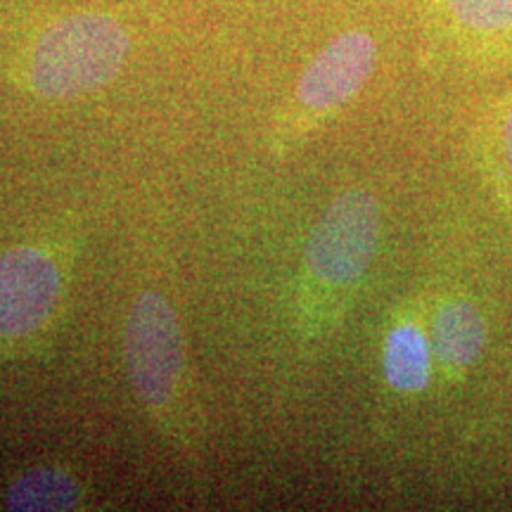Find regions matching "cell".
Segmentation results:
<instances>
[{
	"label": "cell",
	"instance_id": "cell-1",
	"mask_svg": "<svg viewBox=\"0 0 512 512\" xmlns=\"http://www.w3.org/2000/svg\"><path fill=\"white\" fill-rule=\"evenodd\" d=\"M382 216L375 195L344 190L313 226L304 249V325L320 335L363 283L380 249Z\"/></svg>",
	"mask_w": 512,
	"mask_h": 512
},
{
	"label": "cell",
	"instance_id": "cell-2",
	"mask_svg": "<svg viewBox=\"0 0 512 512\" xmlns=\"http://www.w3.org/2000/svg\"><path fill=\"white\" fill-rule=\"evenodd\" d=\"M131 38L119 19L72 12L38 36L31 50V88L48 100H76L110 86L124 69Z\"/></svg>",
	"mask_w": 512,
	"mask_h": 512
},
{
	"label": "cell",
	"instance_id": "cell-3",
	"mask_svg": "<svg viewBox=\"0 0 512 512\" xmlns=\"http://www.w3.org/2000/svg\"><path fill=\"white\" fill-rule=\"evenodd\" d=\"M126 370L138 401L166 427L183 425L190 377L183 328L169 299L143 290L126 318Z\"/></svg>",
	"mask_w": 512,
	"mask_h": 512
},
{
	"label": "cell",
	"instance_id": "cell-4",
	"mask_svg": "<svg viewBox=\"0 0 512 512\" xmlns=\"http://www.w3.org/2000/svg\"><path fill=\"white\" fill-rule=\"evenodd\" d=\"M377 64V43L368 31L349 29L318 50L299 76L294 121L304 126L318 124L366 88Z\"/></svg>",
	"mask_w": 512,
	"mask_h": 512
},
{
	"label": "cell",
	"instance_id": "cell-5",
	"mask_svg": "<svg viewBox=\"0 0 512 512\" xmlns=\"http://www.w3.org/2000/svg\"><path fill=\"white\" fill-rule=\"evenodd\" d=\"M62 285V268L48 249H8L0 256V337L22 339L41 330L60 304Z\"/></svg>",
	"mask_w": 512,
	"mask_h": 512
},
{
	"label": "cell",
	"instance_id": "cell-6",
	"mask_svg": "<svg viewBox=\"0 0 512 512\" xmlns=\"http://www.w3.org/2000/svg\"><path fill=\"white\" fill-rule=\"evenodd\" d=\"M467 60H512V0H437Z\"/></svg>",
	"mask_w": 512,
	"mask_h": 512
},
{
	"label": "cell",
	"instance_id": "cell-7",
	"mask_svg": "<svg viewBox=\"0 0 512 512\" xmlns=\"http://www.w3.org/2000/svg\"><path fill=\"white\" fill-rule=\"evenodd\" d=\"M434 366L448 382L465 377L484 354L486 320L465 297H446L430 318Z\"/></svg>",
	"mask_w": 512,
	"mask_h": 512
},
{
	"label": "cell",
	"instance_id": "cell-8",
	"mask_svg": "<svg viewBox=\"0 0 512 512\" xmlns=\"http://www.w3.org/2000/svg\"><path fill=\"white\" fill-rule=\"evenodd\" d=\"M434 351L418 313H403L384 335L382 373L396 394L418 396L430 387Z\"/></svg>",
	"mask_w": 512,
	"mask_h": 512
},
{
	"label": "cell",
	"instance_id": "cell-9",
	"mask_svg": "<svg viewBox=\"0 0 512 512\" xmlns=\"http://www.w3.org/2000/svg\"><path fill=\"white\" fill-rule=\"evenodd\" d=\"M81 501L79 479L57 465L31 467L5 494V508L15 512H67L81 508Z\"/></svg>",
	"mask_w": 512,
	"mask_h": 512
},
{
	"label": "cell",
	"instance_id": "cell-10",
	"mask_svg": "<svg viewBox=\"0 0 512 512\" xmlns=\"http://www.w3.org/2000/svg\"><path fill=\"white\" fill-rule=\"evenodd\" d=\"M491 166L501 190L512 200V93L496 107L491 119Z\"/></svg>",
	"mask_w": 512,
	"mask_h": 512
}]
</instances>
